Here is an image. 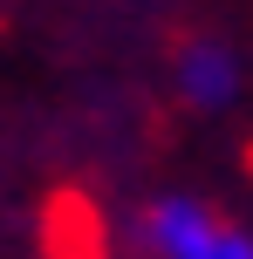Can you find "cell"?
Here are the masks:
<instances>
[]
</instances>
